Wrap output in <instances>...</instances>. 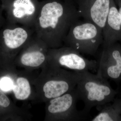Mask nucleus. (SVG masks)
Returning a JSON list of instances; mask_svg holds the SVG:
<instances>
[{
    "label": "nucleus",
    "instance_id": "obj_1",
    "mask_svg": "<svg viewBox=\"0 0 121 121\" xmlns=\"http://www.w3.org/2000/svg\"><path fill=\"white\" fill-rule=\"evenodd\" d=\"M80 17L74 1L53 0L39 8L33 26L35 35L46 45L59 47Z\"/></svg>",
    "mask_w": 121,
    "mask_h": 121
},
{
    "label": "nucleus",
    "instance_id": "obj_2",
    "mask_svg": "<svg viewBox=\"0 0 121 121\" xmlns=\"http://www.w3.org/2000/svg\"><path fill=\"white\" fill-rule=\"evenodd\" d=\"M79 78L76 88L79 100L84 103L82 110L89 116L93 107H100L114 101L118 94L108 80L89 71L78 72Z\"/></svg>",
    "mask_w": 121,
    "mask_h": 121
},
{
    "label": "nucleus",
    "instance_id": "obj_3",
    "mask_svg": "<svg viewBox=\"0 0 121 121\" xmlns=\"http://www.w3.org/2000/svg\"><path fill=\"white\" fill-rule=\"evenodd\" d=\"M103 41L101 29L93 22L79 19L72 25L64 43L79 53L94 56Z\"/></svg>",
    "mask_w": 121,
    "mask_h": 121
},
{
    "label": "nucleus",
    "instance_id": "obj_4",
    "mask_svg": "<svg viewBox=\"0 0 121 121\" xmlns=\"http://www.w3.org/2000/svg\"><path fill=\"white\" fill-rule=\"evenodd\" d=\"M3 7L6 14V22L25 26L33 29L35 20L39 8L31 0H4Z\"/></svg>",
    "mask_w": 121,
    "mask_h": 121
},
{
    "label": "nucleus",
    "instance_id": "obj_5",
    "mask_svg": "<svg viewBox=\"0 0 121 121\" xmlns=\"http://www.w3.org/2000/svg\"><path fill=\"white\" fill-rule=\"evenodd\" d=\"M79 100L75 87L63 95L51 99L48 110L51 114L57 116L58 119L75 121L86 119L88 117L83 110L77 109L76 104Z\"/></svg>",
    "mask_w": 121,
    "mask_h": 121
},
{
    "label": "nucleus",
    "instance_id": "obj_6",
    "mask_svg": "<svg viewBox=\"0 0 121 121\" xmlns=\"http://www.w3.org/2000/svg\"><path fill=\"white\" fill-rule=\"evenodd\" d=\"M51 52L52 60L58 67H64L77 72L97 70V61L84 58L72 48L67 47L54 49Z\"/></svg>",
    "mask_w": 121,
    "mask_h": 121
},
{
    "label": "nucleus",
    "instance_id": "obj_7",
    "mask_svg": "<svg viewBox=\"0 0 121 121\" xmlns=\"http://www.w3.org/2000/svg\"><path fill=\"white\" fill-rule=\"evenodd\" d=\"M97 74L117 83L121 81V45L117 42L103 48Z\"/></svg>",
    "mask_w": 121,
    "mask_h": 121
},
{
    "label": "nucleus",
    "instance_id": "obj_8",
    "mask_svg": "<svg viewBox=\"0 0 121 121\" xmlns=\"http://www.w3.org/2000/svg\"><path fill=\"white\" fill-rule=\"evenodd\" d=\"M112 0H75L80 17L93 22L103 30Z\"/></svg>",
    "mask_w": 121,
    "mask_h": 121
},
{
    "label": "nucleus",
    "instance_id": "obj_9",
    "mask_svg": "<svg viewBox=\"0 0 121 121\" xmlns=\"http://www.w3.org/2000/svg\"><path fill=\"white\" fill-rule=\"evenodd\" d=\"M33 29L24 26L6 23L0 29V50H17L33 37Z\"/></svg>",
    "mask_w": 121,
    "mask_h": 121
},
{
    "label": "nucleus",
    "instance_id": "obj_10",
    "mask_svg": "<svg viewBox=\"0 0 121 121\" xmlns=\"http://www.w3.org/2000/svg\"><path fill=\"white\" fill-rule=\"evenodd\" d=\"M103 48L121 41V17L114 0L111 1L105 25L103 30Z\"/></svg>",
    "mask_w": 121,
    "mask_h": 121
},
{
    "label": "nucleus",
    "instance_id": "obj_11",
    "mask_svg": "<svg viewBox=\"0 0 121 121\" xmlns=\"http://www.w3.org/2000/svg\"><path fill=\"white\" fill-rule=\"evenodd\" d=\"M113 102L99 107L101 108L99 113L91 121H121V98L115 99Z\"/></svg>",
    "mask_w": 121,
    "mask_h": 121
},
{
    "label": "nucleus",
    "instance_id": "obj_12",
    "mask_svg": "<svg viewBox=\"0 0 121 121\" xmlns=\"http://www.w3.org/2000/svg\"><path fill=\"white\" fill-rule=\"evenodd\" d=\"M45 60L43 52L39 50L24 52L21 56L20 61L24 66L30 67H37L41 65Z\"/></svg>",
    "mask_w": 121,
    "mask_h": 121
},
{
    "label": "nucleus",
    "instance_id": "obj_13",
    "mask_svg": "<svg viewBox=\"0 0 121 121\" xmlns=\"http://www.w3.org/2000/svg\"><path fill=\"white\" fill-rule=\"evenodd\" d=\"M15 98L18 100H25L30 96L31 88L28 80L26 78H18L13 88Z\"/></svg>",
    "mask_w": 121,
    "mask_h": 121
},
{
    "label": "nucleus",
    "instance_id": "obj_14",
    "mask_svg": "<svg viewBox=\"0 0 121 121\" xmlns=\"http://www.w3.org/2000/svg\"><path fill=\"white\" fill-rule=\"evenodd\" d=\"M13 85L12 80L8 77H4L0 80V88L4 91L12 90Z\"/></svg>",
    "mask_w": 121,
    "mask_h": 121
},
{
    "label": "nucleus",
    "instance_id": "obj_15",
    "mask_svg": "<svg viewBox=\"0 0 121 121\" xmlns=\"http://www.w3.org/2000/svg\"><path fill=\"white\" fill-rule=\"evenodd\" d=\"M10 104V101L7 95L0 91V106L4 107H8Z\"/></svg>",
    "mask_w": 121,
    "mask_h": 121
},
{
    "label": "nucleus",
    "instance_id": "obj_16",
    "mask_svg": "<svg viewBox=\"0 0 121 121\" xmlns=\"http://www.w3.org/2000/svg\"><path fill=\"white\" fill-rule=\"evenodd\" d=\"M6 23V20L2 15V11L0 10V29Z\"/></svg>",
    "mask_w": 121,
    "mask_h": 121
},
{
    "label": "nucleus",
    "instance_id": "obj_17",
    "mask_svg": "<svg viewBox=\"0 0 121 121\" xmlns=\"http://www.w3.org/2000/svg\"><path fill=\"white\" fill-rule=\"evenodd\" d=\"M116 2L118 5L119 8L118 9V11L120 16H121V0H116Z\"/></svg>",
    "mask_w": 121,
    "mask_h": 121
},
{
    "label": "nucleus",
    "instance_id": "obj_18",
    "mask_svg": "<svg viewBox=\"0 0 121 121\" xmlns=\"http://www.w3.org/2000/svg\"><path fill=\"white\" fill-rule=\"evenodd\" d=\"M65 0L68 1H74V2L75 0Z\"/></svg>",
    "mask_w": 121,
    "mask_h": 121
}]
</instances>
